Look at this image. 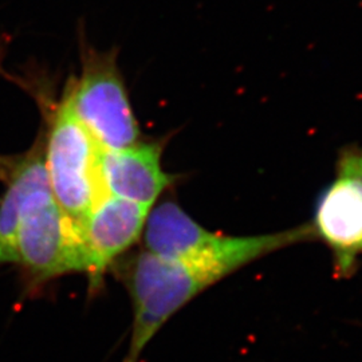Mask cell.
<instances>
[{
    "label": "cell",
    "instance_id": "6da1fadb",
    "mask_svg": "<svg viewBox=\"0 0 362 362\" xmlns=\"http://www.w3.org/2000/svg\"><path fill=\"white\" fill-rule=\"evenodd\" d=\"M243 266L240 259L233 257L180 262L156 257L146 250L137 254L127 275L134 315L124 362L139 361L144 349L172 315Z\"/></svg>",
    "mask_w": 362,
    "mask_h": 362
},
{
    "label": "cell",
    "instance_id": "7a4b0ae2",
    "mask_svg": "<svg viewBox=\"0 0 362 362\" xmlns=\"http://www.w3.org/2000/svg\"><path fill=\"white\" fill-rule=\"evenodd\" d=\"M101 153L64 97L49 130L45 164L54 200L76 226L105 194Z\"/></svg>",
    "mask_w": 362,
    "mask_h": 362
},
{
    "label": "cell",
    "instance_id": "3957f363",
    "mask_svg": "<svg viewBox=\"0 0 362 362\" xmlns=\"http://www.w3.org/2000/svg\"><path fill=\"white\" fill-rule=\"evenodd\" d=\"M65 97L103 151H118L140 141V127L113 52H88L81 77L67 88Z\"/></svg>",
    "mask_w": 362,
    "mask_h": 362
},
{
    "label": "cell",
    "instance_id": "277c9868",
    "mask_svg": "<svg viewBox=\"0 0 362 362\" xmlns=\"http://www.w3.org/2000/svg\"><path fill=\"white\" fill-rule=\"evenodd\" d=\"M314 239L329 248L334 275L349 279L362 257V146L339 151L336 175L320 194L310 221Z\"/></svg>",
    "mask_w": 362,
    "mask_h": 362
},
{
    "label": "cell",
    "instance_id": "5b68a950",
    "mask_svg": "<svg viewBox=\"0 0 362 362\" xmlns=\"http://www.w3.org/2000/svg\"><path fill=\"white\" fill-rule=\"evenodd\" d=\"M16 259L37 282L88 272L77 226L52 194L39 196L26 208L16 235Z\"/></svg>",
    "mask_w": 362,
    "mask_h": 362
},
{
    "label": "cell",
    "instance_id": "8992f818",
    "mask_svg": "<svg viewBox=\"0 0 362 362\" xmlns=\"http://www.w3.org/2000/svg\"><path fill=\"white\" fill-rule=\"evenodd\" d=\"M151 209L105 194L79 221L78 235L93 284L101 282L113 260L139 242Z\"/></svg>",
    "mask_w": 362,
    "mask_h": 362
},
{
    "label": "cell",
    "instance_id": "52a82bcc",
    "mask_svg": "<svg viewBox=\"0 0 362 362\" xmlns=\"http://www.w3.org/2000/svg\"><path fill=\"white\" fill-rule=\"evenodd\" d=\"M163 144L139 141L118 151H103L101 182L106 194L153 208L176 181L161 164Z\"/></svg>",
    "mask_w": 362,
    "mask_h": 362
},
{
    "label": "cell",
    "instance_id": "ba28073f",
    "mask_svg": "<svg viewBox=\"0 0 362 362\" xmlns=\"http://www.w3.org/2000/svg\"><path fill=\"white\" fill-rule=\"evenodd\" d=\"M231 235L212 233L167 200L152 208L144 230L145 250L167 260H196L226 246Z\"/></svg>",
    "mask_w": 362,
    "mask_h": 362
},
{
    "label": "cell",
    "instance_id": "9c48e42d",
    "mask_svg": "<svg viewBox=\"0 0 362 362\" xmlns=\"http://www.w3.org/2000/svg\"><path fill=\"white\" fill-rule=\"evenodd\" d=\"M6 169V192L0 200V264H15L16 235L26 208L39 196L52 194L43 144L38 141Z\"/></svg>",
    "mask_w": 362,
    "mask_h": 362
}]
</instances>
